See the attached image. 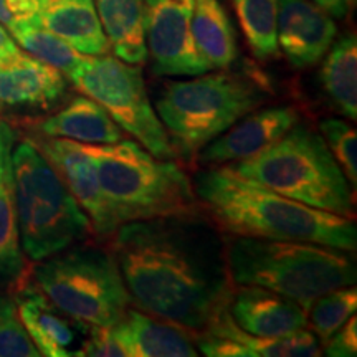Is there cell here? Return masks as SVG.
I'll return each mask as SVG.
<instances>
[{"label":"cell","mask_w":357,"mask_h":357,"mask_svg":"<svg viewBox=\"0 0 357 357\" xmlns=\"http://www.w3.org/2000/svg\"><path fill=\"white\" fill-rule=\"evenodd\" d=\"M321 134L329 151L337 160L339 167L352 187L357 184V134L349 121L339 118L324 119L321 123Z\"/></svg>","instance_id":"cell-29"},{"label":"cell","mask_w":357,"mask_h":357,"mask_svg":"<svg viewBox=\"0 0 357 357\" xmlns=\"http://www.w3.org/2000/svg\"><path fill=\"white\" fill-rule=\"evenodd\" d=\"M102 32L114 55L132 65H144V0H95Z\"/></svg>","instance_id":"cell-22"},{"label":"cell","mask_w":357,"mask_h":357,"mask_svg":"<svg viewBox=\"0 0 357 357\" xmlns=\"http://www.w3.org/2000/svg\"><path fill=\"white\" fill-rule=\"evenodd\" d=\"M10 33L24 50L61 71L68 79L86 58V55L75 50L63 38L45 29L38 19L20 22L12 26Z\"/></svg>","instance_id":"cell-25"},{"label":"cell","mask_w":357,"mask_h":357,"mask_svg":"<svg viewBox=\"0 0 357 357\" xmlns=\"http://www.w3.org/2000/svg\"><path fill=\"white\" fill-rule=\"evenodd\" d=\"M15 134L10 124L0 119V278L20 281L25 276L19 218H17L15 184H13L12 149Z\"/></svg>","instance_id":"cell-20"},{"label":"cell","mask_w":357,"mask_h":357,"mask_svg":"<svg viewBox=\"0 0 357 357\" xmlns=\"http://www.w3.org/2000/svg\"><path fill=\"white\" fill-rule=\"evenodd\" d=\"M311 2L323 8L333 19H344L354 7L356 0H311Z\"/></svg>","instance_id":"cell-33"},{"label":"cell","mask_w":357,"mask_h":357,"mask_svg":"<svg viewBox=\"0 0 357 357\" xmlns=\"http://www.w3.org/2000/svg\"><path fill=\"white\" fill-rule=\"evenodd\" d=\"M86 242L42 260L33 268V284L78 323L113 326L131 301L111 248Z\"/></svg>","instance_id":"cell-8"},{"label":"cell","mask_w":357,"mask_h":357,"mask_svg":"<svg viewBox=\"0 0 357 357\" xmlns=\"http://www.w3.org/2000/svg\"><path fill=\"white\" fill-rule=\"evenodd\" d=\"M66 79L61 71L19 52L0 60V109H45L61 100Z\"/></svg>","instance_id":"cell-17"},{"label":"cell","mask_w":357,"mask_h":357,"mask_svg":"<svg viewBox=\"0 0 357 357\" xmlns=\"http://www.w3.org/2000/svg\"><path fill=\"white\" fill-rule=\"evenodd\" d=\"M197 351L208 357H318L323 346L314 333L298 329L283 337H258L245 333L223 306L202 331L194 333Z\"/></svg>","instance_id":"cell-12"},{"label":"cell","mask_w":357,"mask_h":357,"mask_svg":"<svg viewBox=\"0 0 357 357\" xmlns=\"http://www.w3.org/2000/svg\"><path fill=\"white\" fill-rule=\"evenodd\" d=\"M43 136L61 137L82 144H113L124 139V131L102 106L88 96L73 98L56 114L38 123Z\"/></svg>","instance_id":"cell-21"},{"label":"cell","mask_w":357,"mask_h":357,"mask_svg":"<svg viewBox=\"0 0 357 357\" xmlns=\"http://www.w3.org/2000/svg\"><path fill=\"white\" fill-rule=\"evenodd\" d=\"M78 91L95 100L111 119L159 159H174L167 132L153 108L137 65L106 55L86 56L70 77Z\"/></svg>","instance_id":"cell-9"},{"label":"cell","mask_w":357,"mask_h":357,"mask_svg":"<svg viewBox=\"0 0 357 357\" xmlns=\"http://www.w3.org/2000/svg\"><path fill=\"white\" fill-rule=\"evenodd\" d=\"M38 0H0V24L8 30L20 22L37 19Z\"/></svg>","instance_id":"cell-32"},{"label":"cell","mask_w":357,"mask_h":357,"mask_svg":"<svg viewBox=\"0 0 357 357\" xmlns=\"http://www.w3.org/2000/svg\"><path fill=\"white\" fill-rule=\"evenodd\" d=\"M231 284H253L283 294L307 311L331 289L356 283L349 252L291 240L223 236Z\"/></svg>","instance_id":"cell-3"},{"label":"cell","mask_w":357,"mask_h":357,"mask_svg":"<svg viewBox=\"0 0 357 357\" xmlns=\"http://www.w3.org/2000/svg\"><path fill=\"white\" fill-rule=\"evenodd\" d=\"M77 351V357H128L116 326H93Z\"/></svg>","instance_id":"cell-30"},{"label":"cell","mask_w":357,"mask_h":357,"mask_svg":"<svg viewBox=\"0 0 357 357\" xmlns=\"http://www.w3.org/2000/svg\"><path fill=\"white\" fill-rule=\"evenodd\" d=\"M194 0H144L147 58L158 77H199L211 71L192 35Z\"/></svg>","instance_id":"cell-10"},{"label":"cell","mask_w":357,"mask_h":357,"mask_svg":"<svg viewBox=\"0 0 357 357\" xmlns=\"http://www.w3.org/2000/svg\"><path fill=\"white\" fill-rule=\"evenodd\" d=\"M326 356L354 357L357 354V319L351 316L328 341L324 342Z\"/></svg>","instance_id":"cell-31"},{"label":"cell","mask_w":357,"mask_h":357,"mask_svg":"<svg viewBox=\"0 0 357 357\" xmlns=\"http://www.w3.org/2000/svg\"><path fill=\"white\" fill-rule=\"evenodd\" d=\"M37 19L82 55L98 56L111 50L95 0H38Z\"/></svg>","instance_id":"cell-19"},{"label":"cell","mask_w":357,"mask_h":357,"mask_svg":"<svg viewBox=\"0 0 357 357\" xmlns=\"http://www.w3.org/2000/svg\"><path fill=\"white\" fill-rule=\"evenodd\" d=\"M192 185L202 212L229 236L318 243L349 253L357 248L354 218L284 197L225 164L197 172Z\"/></svg>","instance_id":"cell-2"},{"label":"cell","mask_w":357,"mask_h":357,"mask_svg":"<svg viewBox=\"0 0 357 357\" xmlns=\"http://www.w3.org/2000/svg\"><path fill=\"white\" fill-rule=\"evenodd\" d=\"M298 121L300 113L294 106L257 108L204 146L197 154L199 164L217 167L250 158L278 141Z\"/></svg>","instance_id":"cell-13"},{"label":"cell","mask_w":357,"mask_h":357,"mask_svg":"<svg viewBox=\"0 0 357 357\" xmlns=\"http://www.w3.org/2000/svg\"><path fill=\"white\" fill-rule=\"evenodd\" d=\"M231 3L255 58L266 61L278 55V0H231Z\"/></svg>","instance_id":"cell-26"},{"label":"cell","mask_w":357,"mask_h":357,"mask_svg":"<svg viewBox=\"0 0 357 357\" xmlns=\"http://www.w3.org/2000/svg\"><path fill=\"white\" fill-rule=\"evenodd\" d=\"M319 71L321 86L339 113L357 119V42L344 35L331 45Z\"/></svg>","instance_id":"cell-24"},{"label":"cell","mask_w":357,"mask_h":357,"mask_svg":"<svg viewBox=\"0 0 357 357\" xmlns=\"http://www.w3.org/2000/svg\"><path fill=\"white\" fill-rule=\"evenodd\" d=\"M236 174L298 202L354 218L351 184L323 136L294 124L260 153L231 162Z\"/></svg>","instance_id":"cell-5"},{"label":"cell","mask_w":357,"mask_h":357,"mask_svg":"<svg viewBox=\"0 0 357 357\" xmlns=\"http://www.w3.org/2000/svg\"><path fill=\"white\" fill-rule=\"evenodd\" d=\"M17 307L26 333L32 337L40 354L47 357H77V351L84 339L79 333H86L88 326L75 321L61 312L33 283L25 276L17 281Z\"/></svg>","instance_id":"cell-16"},{"label":"cell","mask_w":357,"mask_h":357,"mask_svg":"<svg viewBox=\"0 0 357 357\" xmlns=\"http://www.w3.org/2000/svg\"><path fill=\"white\" fill-rule=\"evenodd\" d=\"M83 147L118 225L202 212L190 177L172 159L155 158L129 139Z\"/></svg>","instance_id":"cell-4"},{"label":"cell","mask_w":357,"mask_h":357,"mask_svg":"<svg viewBox=\"0 0 357 357\" xmlns=\"http://www.w3.org/2000/svg\"><path fill=\"white\" fill-rule=\"evenodd\" d=\"M266 101V93L243 75L204 73L187 82H167L155 100L174 154L195 159L204 146Z\"/></svg>","instance_id":"cell-6"},{"label":"cell","mask_w":357,"mask_h":357,"mask_svg":"<svg viewBox=\"0 0 357 357\" xmlns=\"http://www.w3.org/2000/svg\"><path fill=\"white\" fill-rule=\"evenodd\" d=\"M12 296L0 294V357H40Z\"/></svg>","instance_id":"cell-28"},{"label":"cell","mask_w":357,"mask_h":357,"mask_svg":"<svg viewBox=\"0 0 357 357\" xmlns=\"http://www.w3.org/2000/svg\"><path fill=\"white\" fill-rule=\"evenodd\" d=\"M20 247L33 261L86 242L93 225L47 158L32 141L12 149Z\"/></svg>","instance_id":"cell-7"},{"label":"cell","mask_w":357,"mask_h":357,"mask_svg":"<svg viewBox=\"0 0 357 357\" xmlns=\"http://www.w3.org/2000/svg\"><path fill=\"white\" fill-rule=\"evenodd\" d=\"M32 142L52 164L79 207L86 212L93 231L100 238H111L119 225L102 195L95 162L84 151L82 142L43 134L35 137Z\"/></svg>","instance_id":"cell-11"},{"label":"cell","mask_w":357,"mask_h":357,"mask_svg":"<svg viewBox=\"0 0 357 357\" xmlns=\"http://www.w3.org/2000/svg\"><path fill=\"white\" fill-rule=\"evenodd\" d=\"M357 310V288L354 284L341 287L321 294L307 307V326L324 344Z\"/></svg>","instance_id":"cell-27"},{"label":"cell","mask_w":357,"mask_h":357,"mask_svg":"<svg viewBox=\"0 0 357 357\" xmlns=\"http://www.w3.org/2000/svg\"><path fill=\"white\" fill-rule=\"evenodd\" d=\"M192 35L211 70H227L238 56L234 25L220 0H194Z\"/></svg>","instance_id":"cell-23"},{"label":"cell","mask_w":357,"mask_h":357,"mask_svg":"<svg viewBox=\"0 0 357 357\" xmlns=\"http://www.w3.org/2000/svg\"><path fill=\"white\" fill-rule=\"evenodd\" d=\"M225 307L240 329L258 337H283L307 326L300 303L253 284H234Z\"/></svg>","instance_id":"cell-15"},{"label":"cell","mask_w":357,"mask_h":357,"mask_svg":"<svg viewBox=\"0 0 357 357\" xmlns=\"http://www.w3.org/2000/svg\"><path fill=\"white\" fill-rule=\"evenodd\" d=\"M128 357H197L194 333L137 307H128L118 321Z\"/></svg>","instance_id":"cell-18"},{"label":"cell","mask_w":357,"mask_h":357,"mask_svg":"<svg viewBox=\"0 0 357 357\" xmlns=\"http://www.w3.org/2000/svg\"><path fill=\"white\" fill-rule=\"evenodd\" d=\"M337 35L333 17L311 0H278V48L294 68H310L323 60Z\"/></svg>","instance_id":"cell-14"},{"label":"cell","mask_w":357,"mask_h":357,"mask_svg":"<svg viewBox=\"0 0 357 357\" xmlns=\"http://www.w3.org/2000/svg\"><path fill=\"white\" fill-rule=\"evenodd\" d=\"M109 248L137 310L199 333L227 305L225 242L204 212L123 223Z\"/></svg>","instance_id":"cell-1"},{"label":"cell","mask_w":357,"mask_h":357,"mask_svg":"<svg viewBox=\"0 0 357 357\" xmlns=\"http://www.w3.org/2000/svg\"><path fill=\"white\" fill-rule=\"evenodd\" d=\"M19 52V47H17L10 35L3 30L2 24H0V60H7V58L17 55Z\"/></svg>","instance_id":"cell-34"}]
</instances>
